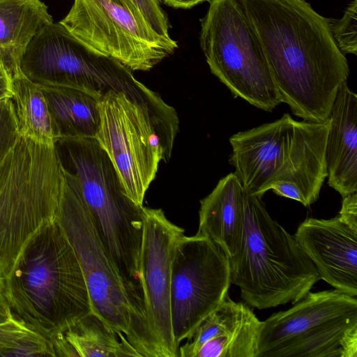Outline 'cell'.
I'll list each match as a JSON object with an SVG mask.
<instances>
[{"label":"cell","instance_id":"d4e9b609","mask_svg":"<svg viewBox=\"0 0 357 357\" xmlns=\"http://www.w3.org/2000/svg\"><path fill=\"white\" fill-rule=\"evenodd\" d=\"M37 335L15 317L0 323V356H8L12 350Z\"/></svg>","mask_w":357,"mask_h":357},{"label":"cell","instance_id":"6da1fadb","mask_svg":"<svg viewBox=\"0 0 357 357\" xmlns=\"http://www.w3.org/2000/svg\"><path fill=\"white\" fill-rule=\"evenodd\" d=\"M263 48L282 102L305 121L328 119L349 67L332 19L304 0H241Z\"/></svg>","mask_w":357,"mask_h":357},{"label":"cell","instance_id":"7a4b0ae2","mask_svg":"<svg viewBox=\"0 0 357 357\" xmlns=\"http://www.w3.org/2000/svg\"><path fill=\"white\" fill-rule=\"evenodd\" d=\"M330 119L296 121L289 114L229 138V162L244 189L262 197L273 192L309 206L327 177L325 152Z\"/></svg>","mask_w":357,"mask_h":357},{"label":"cell","instance_id":"5b68a950","mask_svg":"<svg viewBox=\"0 0 357 357\" xmlns=\"http://www.w3.org/2000/svg\"><path fill=\"white\" fill-rule=\"evenodd\" d=\"M65 174L56 146L20 135L0 161V282L31 239L58 218Z\"/></svg>","mask_w":357,"mask_h":357},{"label":"cell","instance_id":"7402d4cb","mask_svg":"<svg viewBox=\"0 0 357 357\" xmlns=\"http://www.w3.org/2000/svg\"><path fill=\"white\" fill-rule=\"evenodd\" d=\"M12 86L20 135L39 144L54 146L59 135L40 85L20 70L12 77Z\"/></svg>","mask_w":357,"mask_h":357},{"label":"cell","instance_id":"484cf974","mask_svg":"<svg viewBox=\"0 0 357 357\" xmlns=\"http://www.w3.org/2000/svg\"><path fill=\"white\" fill-rule=\"evenodd\" d=\"M153 29L162 37L170 39L169 24L159 0H131Z\"/></svg>","mask_w":357,"mask_h":357},{"label":"cell","instance_id":"f1b7e54d","mask_svg":"<svg viewBox=\"0 0 357 357\" xmlns=\"http://www.w3.org/2000/svg\"><path fill=\"white\" fill-rule=\"evenodd\" d=\"M167 5L176 8H190L207 0H162Z\"/></svg>","mask_w":357,"mask_h":357},{"label":"cell","instance_id":"52a82bcc","mask_svg":"<svg viewBox=\"0 0 357 357\" xmlns=\"http://www.w3.org/2000/svg\"><path fill=\"white\" fill-rule=\"evenodd\" d=\"M55 146L121 275L129 282H139L144 207L128 197L112 162L95 137L61 138Z\"/></svg>","mask_w":357,"mask_h":357},{"label":"cell","instance_id":"83f0119b","mask_svg":"<svg viewBox=\"0 0 357 357\" xmlns=\"http://www.w3.org/2000/svg\"><path fill=\"white\" fill-rule=\"evenodd\" d=\"M13 96L12 78L4 69L0 68V101L12 98Z\"/></svg>","mask_w":357,"mask_h":357},{"label":"cell","instance_id":"603a6c76","mask_svg":"<svg viewBox=\"0 0 357 357\" xmlns=\"http://www.w3.org/2000/svg\"><path fill=\"white\" fill-rule=\"evenodd\" d=\"M331 31L342 54H357V0L348 5L340 19L332 20Z\"/></svg>","mask_w":357,"mask_h":357},{"label":"cell","instance_id":"44dd1931","mask_svg":"<svg viewBox=\"0 0 357 357\" xmlns=\"http://www.w3.org/2000/svg\"><path fill=\"white\" fill-rule=\"evenodd\" d=\"M40 86L59 139L96 137L100 124L99 98L76 89Z\"/></svg>","mask_w":357,"mask_h":357},{"label":"cell","instance_id":"4dcf8cb0","mask_svg":"<svg viewBox=\"0 0 357 357\" xmlns=\"http://www.w3.org/2000/svg\"><path fill=\"white\" fill-rule=\"evenodd\" d=\"M3 284H2L1 282H0V294H2L3 292Z\"/></svg>","mask_w":357,"mask_h":357},{"label":"cell","instance_id":"3957f363","mask_svg":"<svg viewBox=\"0 0 357 357\" xmlns=\"http://www.w3.org/2000/svg\"><path fill=\"white\" fill-rule=\"evenodd\" d=\"M2 293L13 316L52 345L91 312L77 255L58 220L28 243L4 280Z\"/></svg>","mask_w":357,"mask_h":357},{"label":"cell","instance_id":"30bf717a","mask_svg":"<svg viewBox=\"0 0 357 357\" xmlns=\"http://www.w3.org/2000/svg\"><path fill=\"white\" fill-rule=\"evenodd\" d=\"M20 70L39 85L79 89L99 99L110 91L134 99L142 86L131 70L79 40L59 22L44 25L33 36Z\"/></svg>","mask_w":357,"mask_h":357},{"label":"cell","instance_id":"d6986e66","mask_svg":"<svg viewBox=\"0 0 357 357\" xmlns=\"http://www.w3.org/2000/svg\"><path fill=\"white\" fill-rule=\"evenodd\" d=\"M51 22L48 8L40 0H0V68L11 78L20 70L31 38Z\"/></svg>","mask_w":357,"mask_h":357},{"label":"cell","instance_id":"2e32d148","mask_svg":"<svg viewBox=\"0 0 357 357\" xmlns=\"http://www.w3.org/2000/svg\"><path fill=\"white\" fill-rule=\"evenodd\" d=\"M261 321L249 305L228 294L197 327L179 357H257Z\"/></svg>","mask_w":357,"mask_h":357},{"label":"cell","instance_id":"9c48e42d","mask_svg":"<svg viewBox=\"0 0 357 357\" xmlns=\"http://www.w3.org/2000/svg\"><path fill=\"white\" fill-rule=\"evenodd\" d=\"M261 321L257 357H344L357 339V299L333 291L308 292Z\"/></svg>","mask_w":357,"mask_h":357},{"label":"cell","instance_id":"7c38bea8","mask_svg":"<svg viewBox=\"0 0 357 357\" xmlns=\"http://www.w3.org/2000/svg\"><path fill=\"white\" fill-rule=\"evenodd\" d=\"M96 139L107 153L128 197L143 206L161 160L167 161L157 129L147 112L121 91L99 100Z\"/></svg>","mask_w":357,"mask_h":357},{"label":"cell","instance_id":"8fae6325","mask_svg":"<svg viewBox=\"0 0 357 357\" xmlns=\"http://www.w3.org/2000/svg\"><path fill=\"white\" fill-rule=\"evenodd\" d=\"M79 40L131 70L148 71L177 43L159 35L131 0H74L59 22Z\"/></svg>","mask_w":357,"mask_h":357},{"label":"cell","instance_id":"9a60e30c","mask_svg":"<svg viewBox=\"0 0 357 357\" xmlns=\"http://www.w3.org/2000/svg\"><path fill=\"white\" fill-rule=\"evenodd\" d=\"M320 278L335 289L357 296V229L339 216L305 219L294 235Z\"/></svg>","mask_w":357,"mask_h":357},{"label":"cell","instance_id":"e0dca14e","mask_svg":"<svg viewBox=\"0 0 357 357\" xmlns=\"http://www.w3.org/2000/svg\"><path fill=\"white\" fill-rule=\"evenodd\" d=\"M326 146L328 184L342 197L357 192V96L344 82L331 109Z\"/></svg>","mask_w":357,"mask_h":357},{"label":"cell","instance_id":"5bb4252c","mask_svg":"<svg viewBox=\"0 0 357 357\" xmlns=\"http://www.w3.org/2000/svg\"><path fill=\"white\" fill-rule=\"evenodd\" d=\"M184 229L169 220L160 208L144 207L139 258L140 285L149 328L162 357H178L170 311L172 264Z\"/></svg>","mask_w":357,"mask_h":357},{"label":"cell","instance_id":"ba28073f","mask_svg":"<svg viewBox=\"0 0 357 357\" xmlns=\"http://www.w3.org/2000/svg\"><path fill=\"white\" fill-rule=\"evenodd\" d=\"M200 22V45L211 72L235 98L273 111L281 98L241 1L209 0Z\"/></svg>","mask_w":357,"mask_h":357},{"label":"cell","instance_id":"ac0fdd59","mask_svg":"<svg viewBox=\"0 0 357 357\" xmlns=\"http://www.w3.org/2000/svg\"><path fill=\"white\" fill-rule=\"evenodd\" d=\"M244 192L241 181L232 172L200 201L197 234L211 239L228 259L236 254L242 239Z\"/></svg>","mask_w":357,"mask_h":357},{"label":"cell","instance_id":"ffe728a7","mask_svg":"<svg viewBox=\"0 0 357 357\" xmlns=\"http://www.w3.org/2000/svg\"><path fill=\"white\" fill-rule=\"evenodd\" d=\"M52 345L55 356L141 357L125 336L92 312L58 335Z\"/></svg>","mask_w":357,"mask_h":357},{"label":"cell","instance_id":"cb8c5ba5","mask_svg":"<svg viewBox=\"0 0 357 357\" xmlns=\"http://www.w3.org/2000/svg\"><path fill=\"white\" fill-rule=\"evenodd\" d=\"M20 137L18 121L12 98L0 101V161Z\"/></svg>","mask_w":357,"mask_h":357},{"label":"cell","instance_id":"4316f807","mask_svg":"<svg viewBox=\"0 0 357 357\" xmlns=\"http://www.w3.org/2000/svg\"><path fill=\"white\" fill-rule=\"evenodd\" d=\"M339 218L348 225L357 229V192L342 198Z\"/></svg>","mask_w":357,"mask_h":357},{"label":"cell","instance_id":"4fadbf2b","mask_svg":"<svg viewBox=\"0 0 357 357\" xmlns=\"http://www.w3.org/2000/svg\"><path fill=\"white\" fill-rule=\"evenodd\" d=\"M230 284L229 260L215 243L197 234L179 239L172 259L170 290L172 327L178 351L181 342L188 340L224 301Z\"/></svg>","mask_w":357,"mask_h":357},{"label":"cell","instance_id":"8992f818","mask_svg":"<svg viewBox=\"0 0 357 357\" xmlns=\"http://www.w3.org/2000/svg\"><path fill=\"white\" fill-rule=\"evenodd\" d=\"M63 171L65 183L57 220L77 255L91 312L125 336L141 357H162L148 324L142 293L121 275L74 180Z\"/></svg>","mask_w":357,"mask_h":357},{"label":"cell","instance_id":"277c9868","mask_svg":"<svg viewBox=\"0 0 357 357\" xmlns=\"http://www.w3.org/2000/svg\"><path fill=\"white\" fill-rule=\"evenodd\" d=\"M228 260L231 284L245 304L259 310L294 304L321 279L294 236L270 216L261 197L245 190L242 239Z\"/></svg>","mask_w":357,"mask_h":357},{"label":"cell","instance_id":"f546056e","mask_svg":"<svg viewBox=\"0 0 357 357\" xmlns=\"http://www.w3.org/2000/svg\"><path fill=\"white\" fill-rule=\"evenodd\" d=\"M13 317L11 310L2 293L0 294V323L5 322Z\"/></svg>","mask_w":357,"mask_h":357}]
</instances>
